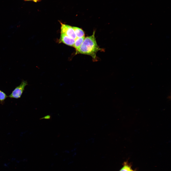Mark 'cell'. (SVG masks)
<instances>
[{
	"mask_svg": "<svg viewBox=\"0 0 171 171\" xmlns=\"http://www.w3.org/2000/svg\"><path fill=\"white\" fill-rule=\"evenodd\" d=\"M95 33L94 31L92 35L85 38L83 43L76 51V54L80 53L90 56L94 62L97 61L96 54L98 51L101 50L97 44Z\"/></svg>",
	"mask_w": 171,
	"mask_h": 171,
	"instance_id": "obj_1",
	"label": "cell"
},
{
	"mask_svg": "<svg viewBox=\"0 0 171 171\" xmlns=\"http://www.w3.org/2000/svg\"><path fill=\"white\" fill-rule=\"evenodd\" d=\"M28 85L27 81L22 80L20 84L16 87L8 96L10 98L18 99L21 97L25 87Z\"/></svg>",
	"mask_w": 171,
	"mask_h": 171,
	"instance_id": "obj_2",
	"label": "cell"
},
{
	"mask_svg": "<svg viewBox=\"0 0 171 171\" xmlns=\"http://www.w3.org/2000/svg\"><path fill=\"white\" fill-rule=\"evenodd\" d=\"M61 33H63L70 37L75 39L76 37L72 27L61 23Z\"/></svg>",
	"mask_w": 171,
	"mask_h": 171,
	"instance_id": "obj_3",
	"label": "cell"
},
{
	"mask_svg": "<svg viewBox=\"0 0 171 171\" xmlns=\"http://www.w3.org/2000/svg\"><path fill=\"white\" fill-rule=\"evenodd\" d=\"M75 42V39L72 38L65 34L61 33L60 42L68 46H73Z\"/></svg>",
	"mask_w": 171,
	"mask_h": 171,
	"instance_id": "obj_4",
	"label": "cell"
},
{
	"mask_svg": "<svg viewBox=\"0 0 171 171\" xmlns=\"http://www.w3.org/2000/svg\"><path fill=\"white\" fill-rule=\"evenodd\" d=\"M85 38V36L81 38H76L75 39L73 47L76 49V51L79 49L82 44Z\"/></svg>",
	"mask_w": 171,
	"mask_h": 171,
	"instance_id": "obj_5",
	"label": "cell"
},
{
	"mask_svg": "<svg viewBox=\"0 0 171 171\" xmlns=\"http://www.w3.org/2000/svg\"><path fill=\"white\" fill-rule=\"evenodd\" d=\"M72 27L77 38H81L84 37V33L82 29L77 27Z\"/></svg>",
	"mask_w": 171,
	"mask_h": 171,
	"instance_id": "obj_6",
	"label": "cell"
},
{
	"mask_svg": "<svg viewBox=\"0 0 171 171\" xmlns=\"http://www.w3.org/2000/svg\"><path fill=\"white\" fill-rule=\"evenodd\" d=\"M8 96L4 92L0 90V103L3 104L5 102V100Z\"/></svg>",
	"mask_w": 171,
	"mask_h": 171,
	"instance_id": "obj_7",
	"label": "cell"
},
{
	"mask_svg": "<svg viewBox=\"0 0 171 171\" xmlns=\"http://www.w3.org/2000/svg\"><path fill=\"white\" fill-rule=\"evenodd\" d=\"M132 170L129 166L125 164L119 171H131Z\"/></svg>",
	"mask_w": 171,
	"mask_h": 171,
	"instance_id": "obj_8",
	"label": "cell"
},
{
	"mask_svg": "<svg viewBox=\"0 0 171 171\" xmlns=\"http://www.w3.org/2000/svg\"><path fill=\"white\" fill-rule=\"evenodd\" d=\"M51 119V116L50 115H47L44 116V117L40 118V120H41L43 119Z\"/></svg>",
	"mask_w": 171,
	"mask_h": 171,
	"instance_id": "obj_9",
	"label": "cell"
},
{
	"mask_svg": "<svg viewBox=\"0 0 171 171\" xmlns=\"http://www.w3.org/2000/svg\"><path fill=\"white\" fill-rule=\"evenodd\" d=\"M33 0L34 2H36L38 0Z\"/></svg>",
	"mask_w": 171,
	"mask_h": 171,
	"instance_id": "obj_10",
	"label": "cell"
},
{
	"mask_svg": "<svg viewBox=\"0 0 171 171\" xmlns=\"http://www.w3.org/2000/svg\"><path fill=\"white\" fill-rule=\"evenodd\" d=\"M26 0V1H29V0Z\"/></svg>",
	"mask_w": 171,
	"mask_h": 171,
	"instance_id": "obj_11",
	"label": "cell"
},
{
	"mask_svg": "<svg viewBox=\"0 0 171 171\" xmlns=\"http://www.w3.org/2000/svg\"><path fill=\"white\" fill-rule=\"evenodd\" d=\"M131 171H133V170H132Z\"/></svg>",
	"mask_w": 171,
	"mask_h": 171,
	"instance_id": "obj_12",
	"label": "cell"
}]
</instances>
